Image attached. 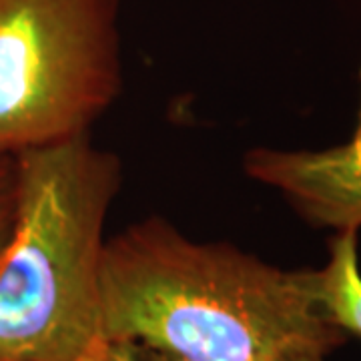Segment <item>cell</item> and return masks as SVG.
I'll return each instance as SVG.
<instances>
[{"label":"cell","mask_w":361,"mask_h":361,"mask_svg":"<svg viewBox=\"0 0 361 361\" xmlns=\"http://www.w3.org/2000/svg\"><path fill=\"white\" fill-rule=\"evenodd\" d=\"M101 334L185 361H325L348 341L323 311L315 269L195 241L157 215L106 237Z\"/></svg>","instance_id":"1"},{"label":"cell","mask_w":361,"mask_h":361,"mask_svg":"<svg viewBox=\"0 0 361 361\" xmlns=\"http://www.w3.org/2000/svg\"><path fill=\"white\" fill-rule=\"evenodd\" d=\"M123 71L121 0H0V157L90 135Z\"/></svg>","instance_id":"3"},{"label":"cell","mask_w":361,"mask_h":361,"mask_svg":"<svg viewBox=\"0 0 361 361\" xmlns=\"http://www.w3.org/2000/svg\"><path fill=\"white\" fill-rule=\"evenodd\" d=\"M106 361H185L177 357H169L153 351V357L145 355L141 348L127 345V343H109L106 348Z\"/></svg>","instance_id":"7"},{"label":"cell","mask_w":361,"mask_h":361,"mask_svg":"<svg viewBox=\"0 0 361 361\" xmlns=\"http://www.w3.org/2000/svg\"><path fill=\"white\" fill-rule=\"evenodd\" d=\"M0 253V361H75L101 334L104 227L123 163L90 135L14 157Z\"/></svg>","instance_id":"2"},{"label":"cell","mask_w":361,"mask_h":361,"mask_svg":"<svg viewBox=\"0 0 361 361\" xmlns=\"http://www.w3.org/2000/svg\"><path fill=\"white\" fill-rule=\"evenodd\" d=\"M106 348H109V341L104 337H99L75 361H106Z\"/></svg>","instance_id":"8"},{"label":"cell","mask_w":361,"mask_h":361,"mask_svg":"<svg viewBox=\"0 0 361 361\" xmlns=\"http://www.w3.org/2000/svg\"><path fill=\"white\" fill-rule=\"evenodd\" d=\"M16 205V180L14 157H0V253L6 247L14 223Z\"/></svg>","instance_id":"6"},{"label":"cell","mask_w":361,"mask_h":361,"mask_svg":"<svg viewBox=\"0 0 361 361\" xmlns=\"http://www.w3.org/2000/svg\"><path fill=\"white\" fill-rule=\"evenodd\" d=\"M249 179L279 191L313 227L360 231L361 130L345 145L323 151L257 147L243 157Z\"/></svg>","instance_id":"4"},{"label":"cell","mask_w":361,"mask_h":361,"mask_svg":"<svg viewBox=\"0 0 361 361\" xmlns=\"http://www.w3.org/2000/svg\"><path fill=\"white\" fill-rule=\"evenodd\" d=\"M317 273V293L329 322L361 337V271L357 231H341L329 243V257Z\"/></svg>","instance_id":"5"},{"label":"cell","mask_w":361,"mask_h":361,"mask_svg":"<svg viewBox=\"0 0 361 361\" xmlns=\"http://www.w3.org/2000/svg\"><path fill=\"white\" fill-rule=\"evenodd\" d=\"M267 361H322V360H307V357H277V360Z\"/></svg>","instance_id":"9"},{"label":"cell","mask_w":361,"mask_h":361,"mask_svg":"<svg viewBox=\"0 0 361 361\" xmlns=\"http://www.w3.org/2000/svg\"><path fill=\"white\" fill-rule=\"evenodd\" d=\"M360 78H361V68H360Z\"/></svg>","instance_id":"10"}]
</instances>
